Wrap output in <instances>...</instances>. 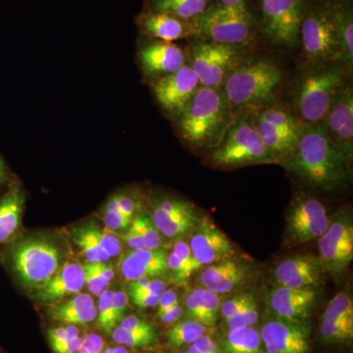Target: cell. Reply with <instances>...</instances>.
Returning <instances> with one entry per match:
<instances>
[{
    "label": "cell",
    "mask_w": 353,
    "mask_h": 353,
    "mask_svg": "<svg viewBox=\"0 0 353 353\" xmlns=\"http://www.w3.org/2000/svg\"><path fill=\"white\" fill-rule=\"evenodd\" d=\"M350 162L319 122L304 125L296 150L282 163L309 187L331 190L350 180Z\"/></svg>",
    "instance_id": "cell-1"
},
{
    "label": "cell",
    "mask_w": 353,
    "mask_h": 353,
    "mask_svg": "<svg viewBox=\"0 0 353 353\" xmlns=\"http://www.w3.org/2000/svg\"><path fill=\"white\" fill-rule=\"evenodd\" d=\"M176 119L185 143L199 150L212 148L232 125V108L221 88L201 85Z\"/></svg>",
    "instance_id": "cell-2"
},
{
    "label": "cell",
    "mask_w": 353,
    "mask_h": 353,
    "mask_svg": "<svg viewBox=\"0 0 353 353\" xmlns=\"http://www.w3.org/2000/svg\"><path fill=\"white\" fill-rule=\"evenodd\" d=\"M280 66L269 59L243 62L230 74L223 85V94L234 108L270 105L282 85Z\"/></svg>",
    "instance_id": "cell-3"
},
{
    "label": "cell",
    "mask_w": 353,
    "mask_h": 353,
    "mask_svg": "<svg viewBox=\"0 0 353 353\" xmlns=\"http://www.w3.org/2000/svg\"><path fill=\"white\" fill-rule=\"evenodd\" d=\"M345 85V76L340 67L314 64L297 83L294 92L297 119L303 125L321 122Z\"/></svg>",
    "instance_id": "cell-4"
},
{
    "label": "cell",
    "mask_w": 353,
    "mask_h": 353,
    "mask_svg": "<svg viewBox=\"0 0 353 353\" xmlns=\"http://www.w3.org/2000/svg\"><path fill=\"white\" fill-rule=\"evenodd\" d=\"M192 22L196 39L232 46L248 43L254 28V19L245 3L209 7Z\"/></svg>",
    "instance_id": "cell-5"
},
{
    "label": "cell",
    "mask_w": 353,
    "mask_h": 353,
    "mask_svg": "<svg viewBox=\"0 0 353 353\" xmlns=\"http://www.w3.org/2000/svg\"><path fill=\"white\" fill-rule=\"evenodd\" d=\"M222 139L210 155L211 161L218 166L276 163L260 139L248 113L241 115L229 127Z\"/></svg>",
    "instance_id": "cell-6"
},
{
    "label": "cell",
    "mask_w": 353,
    "mask_h": 353,
    "mask_svg": "<svg viewBox=\"0 0 353 353\" xmlns=\"http://www.w3.org/2000/svg\"><path fill=\"white\" fill-rule=\"evenodd\" d=\"M189 60L202 87L222 88L230 74L243 63V51L240 46L199 39L190 46Z\"/></svg>",
    "instance_id": "cell-7"
},
{
    "label": "cell",
    "mask_w": 353,
    "mask_h": 353,
    "mask_svg": "<svg viewBox=\"0 0 353 353\" xmlns=\"http://www.w3.org/2000/svg\"><path fill=\"white\" fill-rule=\"evenodd\" d=\"M299 39L312 63L341 61L340 39L329 10L316 8L303 14Z\"/></svg>",
    "instance_id": "cell-8"
},
{
    "label": "cell",
    "mask_w": 353,
    "mask_h": 353,
    "mask_svg": "<svg viewBox=\"0 0 353 353\" xmlns=\"http://www.w3.org/2000/svg\"><path fill=\"white\" fill-rule=\"evenodd\" d=\"M59 250L44 240H27L16 246L13 252L14 268L25 285L39 289L60 268Z\"/></svg>",
    "instance_id": "cell-9"
},
{
    "label": "cell",
    "mask_w": 353,
    "mask_h": 353,
    "mask_svg": "<svg viewBox=\"0 0 353 353\" xmlns=\"http://www.w3.org/2000/svg\"><path fill=\"white\" fill-rule=\"evenodd\" d=\"M262 30L272 43L296 48L303 11L301 0H262Z\"/></svg>",
    "instance_id": "cell-10"
},
{
    "label": "cell",
    "mask_w": 353,
    "mask_h": 353,
    "mask_svg": "<svg viewBox=\"0 0 353 353\" xmlns=\"http://www.w3.org/2000/svg\"><path fill=\"white\" fill-rule=\"evenodd\" d=\"M318 240L319 259L325 270L343 273L353 259V223L350 211H340Z\"/></svg>",
    "instance_id": "cell-11"
},
{
    "label": "cell",
    "mask_w": 353,
    "mask_h": 353,
    "mask_svg": "<svg viewBox=\"0 0 353 353\" xmlns=\"http://www.w3.org/2000/svg\"><path fill=\"white\" fill-rule=\"evenodd\" d=\"M327 209L321 201L301 196L290 206L287 231L292 245H301L322 236L330 224Z\"/></svg>",
    "instance_id": "cell-12"
},
{
    "label": "cell",
    "mask_w": 353,
    "mask_h": 353,
    "mask_svg": "<svg viewBox=\"0 0 353 353\" xmlns=\"http://www.w3.org/2000/svg\"><path fill=\"white\" fill-rule=\"evenodd\" d=\"M190 234L188 243L199 269L236 256L233 243L208 217L199 218Z\"/></svg>",
    "instance_id": "cell-13"
},
{
    "label": "cell",
    "mask_w": 353,
    "mask_h": 353,
    "mask_svg": "<svg viewBox=\"0 0 353 353\" xmlns=\"http://www.w3.org/2000/svg\"><path fill=\"white\" fill-rule=\"evenodd\" d=\"M259 332L267 353H308L310 347V328L304 322L275 315L264 322Z\"/></svg>",
    "instance_id": "cell-14"
},
{
    "label": "cell",
    "mask_w": 353,
    "mask_h": 353,
    "mask_svg": "<svg viewBox=\"0 0 353 353\" xmlns=\"http://www.w3.org/2000/svg\"><path fill=\"white\" fill-rule=\"evenodd\" d=\"M201 87L196 72L185 64L174 73L155 79L153 94L169 115L178 117L192 95Z\"/></svg>",
    "instance_id": "cell-15"
},
{
    "label": "cell",
    "mask_w": 353,
    "mask_h": 353,
    "mask_svg": "<svg viewBox=\"0 0 353 353\" xmlns=\"http://www.w3.org/2000/svg\"><path fill=\"white\" fill-rule=\"evenodd\" d=\"M330 141L350 160L353 152V92L345 85L321 121Z\"/></svg>",
    "instance_id": "cell-16"
},
{
    "label": "cell",
    "mask_w": 353,
    "mask_h": 353,
    "mask_svg": "<svg viewBox=\"0 0 353 353\" xmlns=\"http://www.w3.org/2000/svg\"><path fill=\"white\" fill-rule=\"evenodd\" d=\"M199 218L192 204L176 197L159 199L152 210L153 224L160 234L169 239L189 234Z\"/></svg>",
    "instance_id": "cell-17"
},
{
    "label": "cell",
    "mask_w": 353,
    "mask_h": 353,
    "mask_svg": "<svg viewBox=\"0 0 353 353\" xmlns=\"http://www.w3.org/2000/svg\"><path fill=\"white\" fill-rule=\"evenodd\" d=\"M325 269L321 260L310 254L288 257L274 271L277 285L292 289H313L321 283Z\"/></svg>",
    "instance_id": "cell-18"
},
{
    "label": "cell",
    "mask_w": 353,
    "mask_h": 353,
    "mask_svg": "<svg viewBox=\"0 0 353 353\" xmlns=\"http://www.w3.org/2000/svg\"><path fill=\"white\" fill-rule=\"evenodd\" d=\"M317 299L313 289H292V288H274L269 292V305L278 317L294 322H304L312 312Z\"/></svg>",
    "instance_id": "cell-19"
},
{
    "label": "cell",
    "mask_w": 353,
    "mask_h": 353,
    "mask_svg": "<svg viewBox=\"0 0 353 353\" xmlns=\"http://www.w3.org/2000/svg\"><path fill=\"white\" fill-rule=\"evenodd\" d=\"M139 59L145 75L155 79L178 71L187 61L182 48L162 41L143 46L139 51Z\"/></svg>",
    "instance_id": "cell-20"
},
{
    "label": "cell",
    "mask_w": 353,
    "mask_h": 353,
    "mask_svg": "<svg viewBox=\"0 0 353 353\" xmlns=\"http://www.w3.org/2000/svg\"><path fill=\"white\" fill-rule=\"evenodd\" d=\"M250 276V265L234 257L208 265L201 271L199 280L201 287L225 294L245 285Z\"/></svg>",
    "instance_id": "cell-21"
},
{
    "label": "cell",
    "mask_w": 353,
    "mask_h": 353,
    "mask_svg": "<svg viewBox=\"0 0 353 353\" xmlns=\"http://www.w3.org/2000/svg\"><path fill=\"white\" fill-rule=\"evenodd\" d=\"M166 259V252L162 248L132 250L121 260V273L129 282L164 277L168 274Z\"/></svg>",
    "instance_id": "cell-22"
},
{
    "label": "cell",
    "mask_w": 353,
    "mask_h": 353,
    "mask_svg": "<svg viewBox=\"0 0 353 353\" xmlns=\"http://www.w3.org/2000/svg\"><path fill=\"white\" fill-rule=\"evenodd\" d=\"M141 31L158 41L173 43L179 39L196 38L192 20L166 13L145 12L139 20Z\"/></svg>",
    "instance_id": "cell-23"
},
{
    "label": "cell",
    "mask_w": 353,
    "mask_h": 353,
    "mask_svg": "<svg viewBox=\"0 0 353 353\" xmlns=\"http://www.w3.org/2000/svg\"><path fill=\"white\" fill-rule=\"evenodd\" d=\"M85 285V269L83 265L70 262L39 288L37 297L44 303H54L65 296L79 294Z\"/></svg>",
    "instance_id": "cell-24"
},
{
    "label": "cell",
    "mask_w": 353,
    "mask_h": 353,
    "mask_svg": "<svg viewBox=\"0 0 353 353\" xmlns=\"http://www.w3.org/2000/svg\"><path fill=\"white\" fill-rule=\"evenodd\" d=\"M252 124L265 148L276 162H284L294 153L303 132L287 131L262 120L257 115L252 119Z\"/></svg>",
    "instance_id": "cell-25"
},
{
    "label": "cell",
    "mask_w": 353,
    "mask_h": 353,
    "mask_svg": "<svg viewBox=\"0 0 353 353\" xmlns=\"http://www.w3.org/2000/svg\"><path fill=\"white\" fill-rule=\"evenodd\" d=\"M58 321L69 325H85L94 321L97 316L94 299L88 294H79L51 311Z\"/></svg>",
    "instance_id": "cell-26"
},
{
    "label": "cell",
    "mask_w": 353,
    "mask_h": 353,
    "mask_svg": "<svg viewBox=\"0 0 353 353\" xmlns=\"http://www.w3.org/2000/svg\"><path fill=\"white\" fill-rule=\"evenodd\" d=\"M25 203V194L19 187L13 188L0 201V243L8 241L19 228Z\"/></svg>",
    "instance_id": "cell-27"
},
{
    "label": "cell",
    "mask_w": 353,
    "mask_h": 353,
    "mask_svg": "<svg viewBox=\"0 0 353 353\" xmlns=\"http://www.w3.org/2000/svg\"><path fill=\"white\" fill-rule=\"evenodd\" d=\"M212 0H148L145 12L166 13L192 20L211 7Z\"/></svg>",
    "instance_id": "cell-28"
},
{
    "label": "cell",
    "mask_w": 353,
    "mask_h": 353,
    "mask_svg": "<svg viewBox=\"0 0 353 353\" xmlns=\"http://www.w3.org/2000/svg\"><path fill=\"white\" fill-rule=\"evenodd\" d=\"M259 330L253 326L229 330L221 341V353H260L262 350Z\"/></svg>",
    "instance_id": "cell-29"
},
{
    "label": "cell",
    "mask_w": 353,
    "mask_h": 353,
    "mask_svg": "<svg viewBox=\"0 0 353 353\" xmlns=\"http://www.w3.org/2000/svg\"><path fill=\"white\" fill-rule=\"evenodd\" d=\"M167 270L176 284H185L199 267L190 252L189 243L183 240L176 241L173 250L167 255Z\"/></svg>",
    "instance_id": "cell-30"
},
{
    "label": "cell",
    "mask_w": 353,
    "mask_h": 353,
    "mask_svg": "<svg viewBox=\"0 0 353 353\" xmlns=\"http://www.w3.org/2000/svg\"><path fill=\"white\" fill-rule=\"evenodd\" d=\"M332 19L336 26L341 48V62H345L348 68L353 64V19L352 11L343 7H333L329 9Z\"/></svg>",
    "instance_id": "cell-31"
},
{
    "label": "cell",
    "mask_w": 353,
    "mask_h": 353,
    "mask_svg": "<svg viewBox=\"0 0 353 353\" xmlns=\"http://www.w3.org/2000/svg\"><path fill=\"white\" fill-rule=\"evenodd\" d=\"M208 327L202 325L196 320L187 319L185 321L176 323L169 330L167 338L173 347H180L185 345H192L205 334Z\"/></svg>",
    "instance_id": "cell-32"
},
{
    "label": "cell",
    "mask_w": 353,
    "mask_h": 353,
    "mask_svg": "<svg viewBox=\"0 0 353 353\" xmlns=\"http://www.w3.org/2000/svg\"><path fill=\"white\" fill-rule=\"evenodd\" d=\"M73 239L90 263H106L111 259L108 252L90 234L87 227L83 226L75 230Z\"/></svg>",
    "instance_id": "cell-33"
},
{
    "label": "cell",
    "mask_w": 353,
    "mask_h": 353,
    "mask_svg": "<svg viewBox=\"0 0 353 353\" xmlns=\"http://www.w3.org/2000/svg\"><path fill=\"white\" fill-rule=\"evenodd\" d=\"M320 334L327 343H348L353 338V321L322 319Z\"/></svg>",
    "instance_id": "cell-34"
},
{
    "label": "cell",
    "mask_w": 353,
    "mask_h": 353,
    "mask_svg": "<svg viewBox=\"0 0 353 353\" xmlns=\"http://www.w3.org/2000/svg\"><path fill=\"white\" fill-rule=\"evenodd\" d=\"M112 336L116 343L127 347H150L157 341L155 329L150 331H130L118 326L114 329Z\"/></svg>",
    "instance_id": "cell-35"
},
{
    "label": "cell",
    "mask_w": 353,
    "mask_h": 353,
    "mask_svg": "<svg viewBox=\"0 0 353 353\" xmlns=\"http://www.w3.org/2000/svg\"><path fill=\"white\" fill-rule=\"evenodd\" d=\"M322 319L353 321V301L350 292H341L334 296L325 309Z\"/></svg>",
    "instance_id": "cell-36"
},
{
    "label": "cell",
    "mask_w": 353,
    "mask_h": 353,
    "mask_svg": "<svg viewBox=\"0 0 353 353\" xmlns=\"http://www.w3.org/2000/svg\"><path fill=\"white\" fill-rule=\"evenodd\" d=\"M132 225L136 228L145 243V250H157L161 248V234L148 216L139 214L132 218Z\"/></svg>",
    "instance_id": "cell-37"
},
{
    "label": "cell",
    "mask_w": 353,
    "mask_h": 353,
    "mask_svg": "<svg viewBox=\"0 0 353 353\" xmlns=\"http://www.w3.org/2000/svg\"><path fill=\"white\" fill-rule=\"evenodd\" d=\"M114 292L105 290L99 296L97 305V324L105 333L110 334L118 324L113 306Z\"/></svg>",
    "instance_id": "cell-38"
},
{
    "label": "cell",
    "mask_w": 353,
    "mask_h": 353,
    "mask_svg": "<svg viewBox=\"0 0 353 353\" xmlns=\"http://www.w3.org/2000/svg\"><path fill=\"white\" fill-rule=\"evenodd\" d=\"M254 305H257L256 297L252 292L236 294V296L221 303L219 315L223 320L228 319L231 316Z\"/></svg>",
    "instance_id": "cell-39"
},
{
    "label": "cell",
    "mask_w": 353,
    "mask_h": 353,
    "mask_svg": "<svg viewBox=\"0 0 353 353\" xmlns=\"http://www.w3.org/2000/svg\"><path fill=\"white\" fill-rule=\"evenodd\" d=\"M88 231L90 234L99 241V245L108 252L110 257L117 256L120 254L122 246H121L120 241L118 240L117 236L112 234V231H105V230H101L92 225H87Z\"/></svg>",
    "instance_id": "cell-40"
},
{
    "label": "cell",
    "mask_w": 353,
    "mask_h": 353,
    "mask_svg": "<svg viewBox=\"0 0 353 353\" xmlns=\"http://www.w3.org/2000/svg\"><path fill=\"white\" fill-rule=\"evenodd\" d=\"M83 266L85 269V285H88V290L95 296H101L108 290L110 282L101 275L94 263L88 262Z\"/></svg>",
    "instance_id": "cell-41"
},
{
    "label": "cell",
    "mask_w": 353,
    "mask_h": 353,
    "mask_svg": "<svg viewBox=\"0 0 353 353\" xmlns=\"http://www.w3.org/2000/svg\"><path fill=\"white\" fill-rule=\"evenodd\" d=\"M203 292V288H196L185 299V312L188 318L196 320L202 325H204Z\"/></svg>",
    "instance_id": "cell-42"
},
{
    "label": "cell",
    "mask_w": 353,
    "mask_h": 353,
    "mask_svg": "<svg viewBox=\"0 0 353 353\" xmlns=\"http://www.w3.org/2000/svg\"><path fill=\"white\" fill-rule=\"evenodd\" d=\"M166 290V284L160 279H139L129 284L130 296L138 294H152L161 296Z\"/></svg>",
    "instance_id": "cell-43"
},
{
    "label": "cell",
    "mask_w": 353,
    "mask_h": 353,
    "mask_svg": "<svg viewBox=\"0 0 353 353\" xmlns=\"http://www.w3.org/2000/svg\"><path fill=\"white\" fill-rule=\"evenodd\" d=\"M203 289L204 326L211 327L216 324L220 314V294L205 288Z\"/></svg>",
    "instance_id": "cell-44"
},
{
    "label": "cell",
    "mask_w": 353,
    "mask_h": 353,
    "mask_svg": "<svg viewBox=\"0 0 353 353\" xmlns=\"http://www.w3.org/2000/svg\"><path fill=\"white\" fill-rule=\"evenodd\" d=\"M137 203L134 197L127 194H114L110 197L105 206L104 212H111V211H117L123 214L134 218V211H136Z\"/></svg>",
    "instance_id": "cell-45"
},
{
    "label": "cell",
    "mask_w": 353,
    "mask_h": 353,
    "mask_svg": "<svg viewBox=\"0 0 353 353\" xmlns=\"http://www.w3.org/2000/svg\"><path fill=\"white\" fill-rule=\"evenodd\" d=\"M259 312L257 305L252 306L236 313L228 319L223 320L227 328L233 330L243 328V327L254 326L259 322Z\"/></svg>",
    "instance_id": "cell-46"
},
{
    "label": "cell",
    "mask_w": 353,
    "mask_h": 353,
    "mask_svg": "<svg viewBox=\"0 0 353 353\" xmlns=\"http://www.w3.org/2000/svg\"><path fill=\"white\" fill-rule=\"evenodd\" d=\"M132 218L129 216L117 212V211H111V212L104 213V222L110 231H120L129 228L131 225Z\"/></svg>",
    "instance_id": "cell-47"
},
{
    "label": "cell",
    "mask_w": 353,
    "mask_h": 353,
    "mask_svg": "<svg viewBox=\"0 0 353 353\" xmlns=\"http://www.w3.org/2000/svg\"><path fill=\"white\" fill-rule=\"evenodd\" d=\"M120 327L123 329L130 330V331H150V330L154 329L150 323L146 322L143 318L134 315L123 318L122 321L120 322Z\"/></svg>",
    "instance_id": "cell-48"
},
{
    "label": "cell",
    "mask_w": 353,
    "mask_h": 353,
    "mask_svg": "<svg viewBox=\"0 0 353 353\" xmlns=\"http://www.w3.org/2000/svg\"><path fill=\"white\" fill-rule=\"evenodd\" d=\"M180 304L179 301L178 294L174 290H166L161 294L159 299V303L157 304V316L163 314L164 312L168 311L169 309L175 307L176 305Z\"/></svg>",
    "instance_id": "cell-49"
},
{
    "label": "cell",
    "mask_w": 353,
    "mask_h": 353,
    "mask_svg": "<svg viewBox=\"0 0 353 353\" xmlns=\"http://www.w3.org/2000/svg\"><path fill=\"white\" fill-rule=\"evenodd\" d=\"M123 240L125 241V243H126L132 250H145L143 238H141L139 232L137 231L136 228L132 226V223L129 228H127V231L123 234Z\"/></svg>",
    "instance_id": "cell-50"
},
{
    "label": "cell",
    "mask_w": 353,
    "mask_h": 353,
    "mask_svg": "<svg viewBox=\"0 0 353 353\" xmlns=\"http://www.w3.org/2000/svg\"><path fill=\"white\" fill-rule=\"evenodd\" d=\"M128 297L126 292H114L113 306L117 323L122 321L128 308Z\"/></svg>",
    "instance_id": "cell-51"
},
{
    "label": "cell",
    "mask_w": 353,
    "mask_h": 353,
    "mask_svg": "<svg viewBox=\"0 0 353 353\" xmlns=\"http://www.w3.org/2000/svg\"><path fill=\"white\" fill-rule=\"evenodd\" d=\"M131 299L134 305L138 306L139 308L146 309L152 308L157 306L159 303V299L161 296L152 294H131Z\"/></svg>",
    "instance_id": "cell-52"
},
{
    "label": "cell",
    "mask_w": 353,
    "mask_h": 353,
    "mask_svg": "<svg viewBox=\"0 0 353 353\" xmlns=\"http://www.w3.org/2000/svg\"><path fill=\"white\" fill-rule=\"evenodd\" d=\"M83 345V339L78 336L74 340L64 341V343H58L51 347L55 353H79Z\"/></svg>",
    "instance_id": "cell-53"
},
{
    "label": "cell",
    "mask_w": 353,
    "mask_h": 353,
    "mask_svg": "<svg viewBox=\"0 0 353 353\" xmlns=\"http://www.w3.org/2000/svg\"><path fill=\"white\" fill-rule=\"evenodd\" d=\"M192 343L199 348L201 353H221L219 345L208 334H204L203 336H199Z\"/></svg>",
    "instance_id": "cell-54"
},
{
    "label": "cell",
    "mask_w": 353,
    "mask_h": 353,
    "mask_svg": "<svg viewBox=\"0 0 353 353\" xmlns=\"http://www.w3.org/2000/svg\"><path fill=\"white\" fill-rule=\"evenodd\" d=\"M183 314V308L181 306V304H178L175 307L169 309L168 311L164 312L163 314L158 316L160 320L164 323V324H172L175 323L182 317Z\"/></svg>",
    "instance_id": "cell-55"
},
{
    "label": "cell",
    "mask_w": 353,
    "mask_h": 353,
    "mask_svg": "<svg viewBox=\"0 0 353 353\" xmlns=\"http://www.w3.org/2000/svg\"><path fill=\"white\" fill-rule=\"evenodd\" d=\"M48 338H50V345H58V343H64L69 341L67 338V332L65 327H58V328H52L48 331Z\"/></svg>",
    "instance_id": "cell-56"
},
{
    "label": "cell",
    "mask_w": 353,
    "mask_h": 353,
    "mask_svg": "<svg viewBox=\"0 0 353 353\" xmlns=\"http://www.w3.org/2000/svg\"><path fill=\"white\" fill-rule=\"evenodd\" d=\"M97 268L99 269V271L101 272V275L103 276L106 280H108L109 282L113 280L114 276H115V273H114L113 269L111 268L110 266L106 265L105 263H94Z\"/></svg>",
    "instance_id": "cell-57"
},
{
    "label": "cell",
    "mask_w": 353,
    "mask_h": 353,
    "mask_svg": "<svg viewBox=\"0 0 353 353\" xmlns=\"http://www.w3.org/2000/svg\"><path fill=\"white\" fill-rule=\"evenodd\" d=\"M245 3V0H219V4L225 6H241Z\"/></svg>",
    "instance_id": "cell-58"
},
{
    "label": "cell",
    "mask_w": 353,
    "mask_h": 353,
    "mask_svg": "<svg viewBox=\"0 0 353 353\" xmlns=\"http://www.w3.org/2000/svg\"><path fill=\"white\" fill-rule=\"evenodd\" d=\"M6 176V167H4L3 162L0 158V181L4 180Z\"/></svg>",
    "instance_id": "cell-59"
},
{
    "label": "cell",
    "mask_w": 353,
    "mask_h": 353,
    "mask_svg": "<svg viewBox=\"0 0 353 353\" xmlns=\"http://www.w3.org/2000/svg\"><path fill=\"white\" fill-rule=\"evenodd\" d=\"M113 353H128L126 348L119 345V347H114Z\"/></svg>",
    "instance_id": "cell-60"
},
{
    "label": "cell",
    "mask_w": 353,
    "mask_h": 353,
    "mask_svg": "<svg viewBox=\"0 0 353 353\" xmlns=\"http://www.w3.org/2000/svg\"><path fill=\"white\" fill-rule=\"evenodd\" d=\"M79 353H90V350H88V347L87 343H85V340H83V345L82 348H81L80 352Z\"/></svg>",
    "instance_id": "cell-61"
},
{
    "label": "cell",
    "mask_w": 353,
    "mask_h": 353,
    "mask_svg": "<svg viewBox=\"0 0 353 353\" xmlns=\"http://www.w3.org/2000/svg\"><path fill=\"white\" fill-rule=\"evenodd\" d=\"M260 353H267L266 352H260Z\"/></svg>",
    "instance_id": "cell-62"
},
{
    "label": "cell",
    "mask_w": 353,
    "mask_h": 353,
    "mask_svg": "<svg viewBox=\"0 0 353 353\" xmlns=\"http://www.w3.org/2000/svg\"><path fill=\"white\" fill-rule=\"evenodd\" d=\"M181 353H188L187 352H181Z\"/></svg>",
    "instance_id": "cell-63"
}]
</instances>
